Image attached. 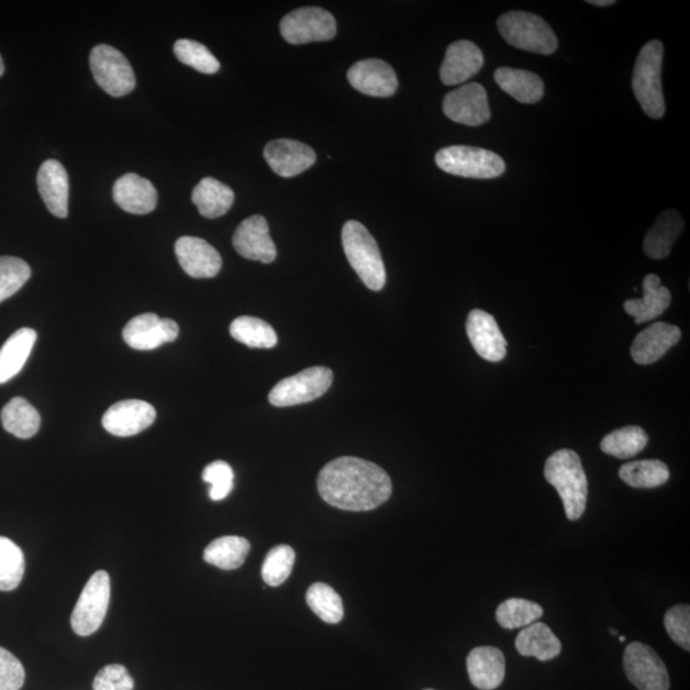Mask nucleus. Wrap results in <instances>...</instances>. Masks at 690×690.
<instances>
[{
  "label": "nucleus",
  "instance_id": "obj_17",
  "mask_svg": "<svg viewBox=\"0 0 690 690\" xmlns=\"http://www.w3.org/2000/svg\"><path fill=\"white\" fill-rule=\"evenodd\" d=\"M266 163L274 172L285 178H292L310 169L316 163V154L300 141L280 138L265 146Z\"/></svg>",
  "mask_w": 690,
  "mask_h": 690
},
{
  "label": "nucleus",
  "instance_id": "obj_34",
  "mask_svg": "<svg viewBox=\"0 0 690 690\" xmlns=\"http://www.w3.org/2000/svg\"><path fill=\"white\" fill-rule=\"evenodd\" d=\"M232 338L249 348L269 349L276 347L278 336L266 321L253 316L235 319L230 329Z\"/></svg>",
  "mask_w": 690,
  "mask_h": 690
},
{
  "label": "nucleus",
  "instance_id": "obj_13",
  "mask_svg": "<svg viewBox=\"0 0 690 690\" xmlns=\"http://www.w3.org/2000/svg\"><path fill=\"white\" fill-rule=\"evenodd\" d=\"M179 326L175 320L162 319L155 313H143L133 318L123 329V340L131 348L153 350L163 344L175 342Z\"/></svg>",
  "mask_w": 690,
  "mask_h": 690
},
{
  "label": "nucleus",
  "instance_id": "obj_45",
  "mask_svg": "<svg viewBox=\"0 0 690 690\" xmlns=\"http://www.w3.org/2000/svg\"><path fill=\"white\" fill-rule=\"evenodd\" d=\"M25 669L10 650L0 647V690H20L25 683Z\"/></svg>",
  "mask_w": 690,
  "mask_h": 690
},
{
  "label": "nucleus",
  "instance_id": "obj_18",
  "mask_svg": "<svg viewBox=\"0 0 690 690\" xmlns=\"http://www.w3.org/2000/svg\"><path fill=\"white\" fill-rule=\"evenodd\" d=\"M467 334L477 355L490 363H500L507 356V341L496 318L482 310L469 312Z\"/></svg>",
  "mask_w": 690,
  "mask_h": 690
},
{
  "label": "nucleus",
  "instance_id": "obj_41",
  "mask_svg": "<svg viewBox=\"0 0 690 690\" xmlns=\"http://www.w3.org/2000/svg\"><path fill=\"white\" fill-rule=\"evenodd\" d=\"M31 278V268L22 258L0 257V303L14 296Z\"/></svg>",
  "mask_w": 690,
  "mask_h": 690
},
{
  "label": "nucleus",
  "instance_id": "obj_24",
  "mask_svg": "<svg viewBox=\"0 0 690 690\" xmlns=\"http://www.w3.org/2000/svg\"><path fill=\"white\" fill-rule=\"evenodd\" d=\"M470 683L481 690H493L503 683L505 658L497 647L483 646L470 650L467 658Z\"/></svg>",
  "mask_w": 690,
  "mask_h": 690
},
{
  "label": "nucleus",
  "instance_id": "obj_1",
  "mask_svg": "<svg viewBox=\"0 0 690 690\" xmlns=\"http://www.w3.org/2000/svg\"><path fill=\"white\" fill-rule=\"evenodd\" d=\"M320 497L348 512H368L387 503L393 491L389 475L372 461L356 457L334 459L321 469Z\"/></svg>",
  "mask_w": 690,
  "mask_h": 690
},
{
  "label": "nucleus",
  "instance_id": "obj_38",
  "mask_svg": "<svg viewBox=\"0 0 690 690\" xmlns=\"http://www.w3.org/2000/svg\"><path fill=\"white\" fill-rule=\"evenodd\" d=\"M310 609L321 621L327 624H338L344 616L343 601L331 586L315 583L305 594Z\"/></svg>",
  "mask_w": 690,
  "mask_h": 690
},
{
  "label": "nucleus",
  "instance_id": "obj_16",
  "mask_svg": "<svg viewBox=\"0 0 690 690\" xmlns=\"http://www.w3.org/2000/svg\"><path fill=\"white\" fill-rule=\"evenodd\" d=\"M348 81L357 91L374 98L393 97L398 90L396 70L381 59L355 63L348 70Z\"/></svg>",
  "mask_w": 690,
  "mask_h": 690
},
{
  "label": "nucleus",
  "instance_id": "obj_47",
  "mask_svg": "<svg viewBox=\"0 0 690 690\" xmlns=\"http://www.w3.org/2000/svg\"><path fill=\"white\" fill-rule=\"evenodd\" d=\"M5 73L4 62L2 56H0V77H2Z\"/></svg>",
  "mask_w": 690,
  "mask_h": 690
},
{
  "label": "nucleus",
  "instance_id": "obj_23",
  "mask_svg": "<svg viewBox=\"0 0 690 690\" xmlns=\"http://www.w3.org/2000/svg\"><path fill=\"white\" fill-rule=\"evenodd\" d=\"M37 187L45 207L54 216H68L69 182L65 167L56 159L42 164L37 171Z\"/></svg>",
  "mask_w": 690,
  "mask_h": 690
},
{
  "label": "nucleus",
  "instance_id": "obj_3",
  "mask_svg": "<svg viewBox=\"0 0 690 690\" xmlns=\"http://www.w3.org/2000/svg\"><path fill=\"white\" fill-rule=\"evenodd\" d=\"M342 242L353 270L368 289L379 292L387 283V271L378 242L366 226L357 221L344 224Z\"/></svg>",
  "mask_w": 690,
  "mask_h": 690
},
{
  "label": "nucleus",
  "instance_id": "obj_19",
  "mask_svg": "<svg viewBox=\"0 0 690 690\" xmlns=\"http://www.w3.org/2000/svg\"><path fill=\"white\" fill-rule=\"evenodd\" d=\"M175 249L179 265L194 279L214 278L222 269L221 254L205 240L180 237Z\"/></svg>",
  "mask_w": 690,
  "mask_h": 690
},
{
  "label": "nucleus",
  "instance_id": "obj_43",
  "mask_svg": "<svg viewBox=\"0 0 690 690\" xmlns=\"http://www.w3.org/2000/svg\"><path fill=\"white\" fill-rule=\"evenodd\" d=\"M666 631L678 646L690 650V608L678 605L671 608L664 619Z\"/></svg>",
  "mask_w": 690,
  "mask_h": 690
},
{
  "label": "nucleus",
  "instance_id": "obj_26",
  "mask_svg": "<svg viewBox=\"0 0 690 690\" xmlns=\"http://www.w3.org/2000/svg\"><path fill=\"white\" fill-rule=\"evenodd\" d=\"M683 218L676 210H666L657 218L653 229L643 241V248L648 257L654 260H661L671 253L674 242H676L685 231Z\"/></svg>",
  "mask_w": 690,
  "mask_h": 690
},
{
  "label": "nucleus",
  "instance_id": "obj_44",
  "mask_svg": "<svg viewBox=\"0 0 690 690\" xmlns=\"http://www.w3.org/2000/svg\"><path fill=\"white\" fill-rule=\"evenodd\" d=\"M93 690H133L135 681L123 665L113 664L98 672L92 685Z\"/></svg>",
  "mask_w": 690,
  "mask_h": 690
},
{
  "label": "nucleus",
  "instance_id": "obj_40",
  "mask_svg": "<svg viewBox=\"0 0 690 690\" xmlns=\"http://www.w3.org/2000/svg\"><path fill=\"white\" fill-rule=\"evenodd\" d=\"M175 54L179 62L199 70L201 74L214 75L221 69V63L210 53L207 46L190 41V38H180V41L176 42Z\"/></svg>",
  "mask_w": 690,
  "mask_h": 690
},
{
  "label": "nucleus",
  "instance_id": "obj_22",
  "mask_svg": "<svg viewBox=\"0 0 690 690\" xmlns=\"http://www.w3.org/2000/svg\"><path fill=\"white\" fill-rule=\"evenodd\" d=\"M483 66V54L480 48L468 41H459L449 45L441 68L443 84L456 86L469 80L480 73Z\"/></svg>",
  "mask_w": 690,
  "mask_h": 690
},
{
  "label": "nucleus",
  "instance_id": "obj_28",
  "mask_svg": "<svg viewBox=\"0 0 690 690\" xmlns=\"http://www.w3.org/2000/svg\"><path fill=\"white\" fill-rule=\"evenodd\" d=\"M518 653L525 657H536L539 661H550L561 653V642L550 626L533 623L525 626L515 639Z\"/></svg>",
  "mask_w": 690,
  "mask_h": 690
},
{
  "label": "nucleus",
  "instance_id": "obj_9",
  "mask_svg": "<svg viewBox=\"0 0 690 690\" xmlns=\"http://www.w3.org/2000/svg\"><path fill=\"white\" fill-rule=\"evenodd\" d=\"M334 375L331 368L310 367L281 380L272 388L269 402L276 407H292L315 401L331 389Z\"/></svg>",
  "mask_w": 690,
  "mask_h": 690
},
{
  "label": "nucleus",
  "instance_id": "obj_42",
  "mask_svg": "<svg viewBox=\"0 0 690 690\" xmlns=\"http://www.w3.org/2000/svg\"><path fill=\"white\" fill-rule=\"evenodd\" d=\"M202 480L211 485L210 499L221 501L233 490L234 472L229 463L216 460L203 469Z\"/></svg>",
  "mask_w": 690,
  "mask_h": 690
},
{
  "label": "nucleus",
  "instance_id": "obj_10",
  "mask_svg": "<svg viewBox=\"0 0 690 690\" xmlns=\"http://www.w3.org/2000/svg\"><path fill=\"white\" fill-rule=\"evenodd\" d=\"M280 33L293 45L327 42L336 35V21L334 15L323 8L304 7L290 12L281 20Z\"/></svg>",
  "mask_w": 690,
  "mask_h": 690
},
{
  "label": "nucleus",
  "instance_id": "obj_25",
  "mask_svg": "<svg viewBox=\"0 0 690 690\" xmlns=\"http://www.w3.org/2000/svg\"><path fill=\"white\" fill-rule=\"evenodd\" d=\"M643 297L639 300H628L624 303V310L634 318L635 324L647 323L661 316L671 303L670 290L661 286V279L655 274H648L643 279Z\"/></svg>",
  "mask_w": 690,
  "mask_h": 690
},
{
  "label": "nucleus",
  "instance_id": "obj_15",
  "mask_svg": "<svg viewBox=\"0 0 690 690\" xmlns=\"http://www.w3.org/2000/svg\"><path fill=\"white\" fill-rule=\"evenodd\" d=\"M156 420L155 408L138 399L113 404L103 415V427L109 434L130 437L143 433Z\"/></svg>",
  "mask_w": 690,
  "mask_h": 690
},
{
  "label": "nucleus",
  "instance_id": "obj_37",
  "mask_svg": "<svg viewBox=\"0 0 690 690\" xmlns=\"http://www.w3.org/2000/svg\"><path fill=\"white\" fill-rule=\"evenodd\" d=\"M25 575V555L10 538L0 536V591L15 590Z\"/></svg>",
  "mask_w": 690,
  "mask_h": 690
},
{
  "label": "nucleus",
  "instance_id": "obj_5",
  "mask_svg": "<svg viewBox=\"0 0 690 690\" xmlns=\"http://www.w3.org/2000/svg\"><path fill=\"white\" fill-rule=\"evenodd\" d=\"M498 29L508 44L516 49L552 56L558 38L548 23L528 12H509L498 20Z\"/></svg>",
  "mask_w": 690,
  "mask_h": 690
},
{
  "label": "nucleus",
  "instance_id": "obj_2",
  "mask_svg": "<svg viewBox=\"0 0 690 690\" xmlns=\"http://www.w3.org/2000/svg\"><path fill=\"white\" fill-rule=\"evenodd\" d=\"M546 481L559 492L568 520L578 521L585 514L588 481L578 454L561 449L553 454L545 465Z\"/></svg>",
  "mask_w": 690,
  "mask_h": 690
},
{
  "label": "nucleus",
  "instance_id": "obj_20",
  "mask_svg": "<svg viewBox=\"0 0 690 690\" xmlns=\"http://www.w3.org/2000/svg\"><path fill=\"white\" fill-rule=\"evenodd\" d=\"M113 199L125 213L145 215L158 205V192L151 180L129 172L116 179Z\"/></svg>",
  "mask_w": 690,
  "mask_h": 690
},
{
  "label": "nucleus",
  "instance_id": "obj_39",
  "mask_svg": "<svg viewBox=\"0 0 690 690\" xmlns=\"http://www.w3.org/2000/svg\"><path fill=\"white\" fill-rule=\"evenodd\" d=\"M296 553L288 545H279L266 555L263 564L261 576L264 582L271 587L283 585L292 574Z\"/></svg>",
  "mask_w": 690,
  "mask_h": 690
},
{
  "label": "nucleus",
  "instance_id": "obj_33",
  "mask_svg": "<svg viewBox=\"0 0 690 690\" xmlns=\"http://www.w3.org/2000/svg\"><path fill=\"white\" fill-rule=\"evenodd\" d=\"M619 476L631 488L655 489L669 481L670 470L661 460L647 459L626 463Z\"/></svg>",
  "mask_w": 690,
  "mask_h": 690
},
{
  "label": "nucleus",
  "instance_id": "obj_48",
  "mask_svg": "<svg viewBox=\"0 0 690 690\" xmlns=\"http://www.w3.org/2000/svg\"><path fill=\"white\" fill-rule=\"evenodd\" d=\"M610 634H611V635H614V637H616V635H617V631H615V630H610Z\"/></svg>",
  "mask_w": 690,
  "mask_h": 690
},
{
  "label": "nucleus",
  "instance_id": "obj_21",
  "mask_svg": "<svg viewBox=\"0 0 690 690\" xmlns=\"http://www.w3.org/2000/svg\"><path fill=\"white\" fill-rule=\"evenodd\" d=\"M681 340L680 329L666 323H655L637 335L631 355L638 365H653Z\"/></svg>",
  "mask_w": 690,
  "mask_h": 690
},
{
  "label": "nucleus",
  "instance_id": "obj_30",
  "mask_svg": "<svg viewBox=\"0 0 690 690\" xmlns=\"http://www.w3.org/2000/svg\"><path fill=\"white\" fill-rule=\"evenodd\" d=\"M192 202L203 218L216 219L229 213L233 207L234 192L221 180L208 177L193 188Z\"/></svg>",
  "mask_w": 690,
  "mask_h": 690
},
{
  "label": "nucleus",
  "instance_id": "obj_4",
  "mask_svg": "<svg viewBox=\"0 0 690 690\" xmlns=\"http://www.w3.org/2000/svg\"><path fill=\"white\" fill-rule=\"evenodd\" d=\"M664 45L650 41L643 46L633 70V92L642 111L653 120H661L666 112L661 84Z\"/></svg>",
  "mask_w": 690,
  "mask_h": 690
},
{
  "label": "nucleus",
  "instance_id": "obj_12",
  "mask_svg": "<svg viewBox=\"0 0 690 690\" xmlns=\"http://www.w3.org/2000/svg\"><path fill=\"white\" fill-rule=\"evenodd\" d=\"M444 113L450 121L477 127L490 121L488 92L480 84H468L445 97Z\"/></svg>",
  "mask_w": 690,
  "mask_h": 690
},
{
  "label": "nucleus",
  "instance_id": "obj_36",
  "mask_svg": "<svg viewBox=\"0 0 690 690\" xmlns=\"http://www.w3.org/2000/svg\"><path fill=\"white\" fill-rule=\"evenodd\" d=\"M543 616L544 609L538 603L523 599H509L497 610L499 625L509 631L525 628Z\"/></svg>",
  "mask_w": 690,
  "mask_h": 690
},
{
  "label": "nucleus",
  "instance_id": "obj_6",
  "mask_svg": "<svg viewBox=\"0 0 690 690\" xmlns=\"http://www.w3.org/2000/svg\"><path fill=\"white\" fill-rule=\"evenodd\" d=\"M435 162L449 175L476 179L498 178L507 168L498 154L472 146L444 147L436 154Z\"/></svg>",
  "mask_w": 690,
  "mask_h": 690
},
{
  "label": "nucleus",
  "instance_id": "obj_50",
  "mask_svg": "<svg viewBox=\"0 0 690 690\" xmlns=\"http://www.w3.org/2000/svg\"><path fill=\"white\" fill-rule=\"evenodd\" d=\"M426 690H433V689H426Z\"/></svg>",
  "mask_w": 690,
  "mask_h": 690
},
{
  "label": "nucleus",
  "instance_id": "obj_35",
  "mask_svg": "<svg viewBox=\"0 0 690 690\" xmlns=\"http://www.w3.org/2000/svg\"><path fill=\"white\" fill-rule=\"evenodd\" d=\"M647 443L648 435L645 430L639 426H626L603 437L601 450L617 459H630L645 449Z\"/></svg>",
  "mask_w": 690,
  "mask_h": 690
},
{
  "label": "nucleus",
  "instance_id": "obj_27",
  "mask_svg": "<svg viewBox=\"0 0 690 690\" xmlns=\"http://www.w3.org/2000/svg\"><path fill=\"white\" fill-rule=\"evenodd\" d=\"M37 341L34 329L23 327L13 333L0 349V386L18 376Z\"/></svg>",
  "mask_w": 690,
  "mask_h": 690
},
{
  "label": "nucleus",
  "instance_id": "obj_32",
  "mask_svg": "<svg viewBox=\"0 0 690 690\" xmlns=\"http://www.w3.org/2000/svg\"><path fill=\"white\" fill-rule=\"evenodd\" d=\"M251 545L246 538L224 536L216 538L203 552V560L223 570L238 569L245 564Z\"/></svg>",
  "mask_w": 690,
  "mask_h": 690
},
{
  "label": "nucleus",
  "instance_id": "obj_31",
  "mask_svg": "<svg viewBox=\"0 0 690 690\" xmlns=\"http://www.w3.org/2000/svg\"><path fill=\"white\" fill-rule=\"evenodd\" d=\"M7 433L19 438H31L38 433L42 425L41 414L25 398L15 397L8 402L0 414Z\"/></svg>",
  "mask_w": 690,
  "mask_h": 690
},
{
  "label": "nucleus",
  "instance_id": "obj_11",
  "mask_svg": "<svg viewBox=\"0 0 690 690\" xmlns=\"http://www.w3.org/2000/svg\"><path fill=\"white\" fill-rule=\"evenodd\" d=\"M623 663L626 677L639 690H669L668 670L654 648L633 642L625 648Z\"/></svg>",
  "mask_w": 690,
  "mask_h": 690
},
{
  "label": "nucleus",
  "instance_id": "obj_46",
  "mask_svg": "<svg viewBox=\"0 0 690 690\" xmlns=\"http://www.w3.org/2000/svg\"><path fill=\"white\" fill-rule=\"evenodd\" d=\"M588 3L598 7H609L615 4V0H590Z\"/></svg>",
  "mask_w": 690,
  "mask_h": 690
},
{
  "label": "nucleus",
  "instance_id": "obj_49",
  "mask_svg": "<svg viewBox=\"0 0 690 690\" xmlns=\"http://www.w3.org/2000/svg\"><path fill=\"white\" fill-rule=\"evenodd\" d=\"M619 641H621V642H625V641H626L625 635H621V637H619Z\"/></svg>",
  "mask_w": 690,
  "mask_h": 690
},
{
  "label": "nucleus",
  "instance_id": "obj_14",
  "mask_svg": "<svg viewBox=\"0 0 690 690\" xmlns=\"http://www.w3.org/2000/svg\"><path fill=\"white\" fill-rule=\"evenodd\" d=\"M233 247L251 261L270 264L276 261L277 247L270 237L269 224L261 215L243 221L233 235Z\"/></svg>",
  "mask_w": 690,
  "mask_h": 690
},
{
  "label": "nucleus",
  "instance_id": "obj_29",
  "mask_svg": "<svg viewBox=\"0 0 690 690\" xmlns=\"http://www.w3.org/2000/svg\"><path fill=\"white\" fill-rule=\"evenodd\" d=\"M493 77L501 90L523 104L538 103L544 97V81L530 70L501 67Z\"/></svg>",
  "mask_w": 690,
  "mask_h": 690
},
{
  "label": "nucleus",
  "instance_id": "obj_8",
  "mask_svg": "<svg viewBox=\"0 0 690 690\" xmlns=\"http://www.w3.org/2000/svg\"><path fill=\"white\" fill-rule=\"evenodd\" d=\"M111 601V577L104 570L93 574L78 599L70 625L76 634L88 637L103 624Z\"/></svg>",
  "mask_w": 690,
  "mask_h": 690
},
{
  "label": "nucleus",
  "instance_id": "obj_7",
  "mask_svg": "<svg viewBox=\"0 0 690 690\" xmlns=\"http://www.w3.org/2000/svg\"><path fill=\"white\" fill-rule=\"evenodd\" d=\"M90 68L100 88L113 98L129 96L136 88V76L129 59L111 45L93 46Z\"/></svg>",
  "mask_w": 690,
  "mask_h": 690
}]
</instances>
